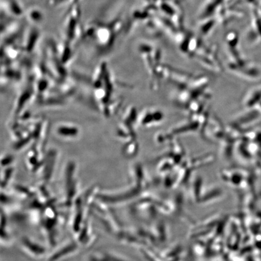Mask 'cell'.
Wrapping results in <instances>:
<instances>
[{"mask_svg":"<svg viewBox=\"0 0 261 261\" xmlns=\"http://www.w3.org/2000/svg\"><path fill=\"white\" fill-rule=\"evenodd\" d=\"M38 32L34 28L29 29L26 31L22 44L20 45L22 51H31L35 47L38 38Z\"/></svg>","mask_w":261,"mask_h":261,"instance_id":"obj_2","label":"cell"},{"mask_svg":"<svg viewBox=\"0 0 261 261\" xmlns=\"http://www.w3.org/2000/svg\"><path fill=\"white\" fill-rule=\"evenodd\" d=\"M2 17L5 16L8 21L18 19L22 15V11L16 0H2Z\"/></svg>","mask_w":261,"mask_h":261,"instance_id":"obj_1","label":"cell"},{"mask_svg":"<svg viewBox=\"0 0 261 261\" xmlns=\"http://www.w3.org/2000/svg\"><path fill=\"white\" fill-rule=\"evenodd\" d=\"M41 15L40 13L37 11L31 12L29 15V18H30L33 22H37L40 20Z\"/></svg>","mask_w":261,"mask_h":261,"instance_id":"obj_3","label":"cell"}]
</instances>
